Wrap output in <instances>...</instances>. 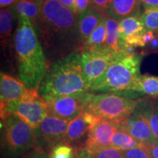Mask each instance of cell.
<instances>
[{"mask_svg": "<svg viewBox=\"0 0 158 158\" xmlns=\"http://www.w3.org/2000/svg\"><path fill=\"white\" fill-rule=\"evenodd\" d=\"M127 52H117L108 48L81 52L82 70L89 87L117 59Z\"/></svg>", "mask_w": 158, "mask_h": 158, "instance_id": "9", "label": "cell"}, {"mask_svg": "<svg viewBox=\"0 0 158 158\" xmlns=\"http://www.w3.org/2000/svg\"><path fill=\"white\" fill-rule=\"evenodd\" d=\"M93 158H124L122 150L107 147L92 154Z\"/></svg>", "mask_w": 158, "mask_h": 158, "instance_id": "27", "label": "cell"}, {"mask_svg": "<svg viewBox=\"0 0 158 158\" xmlns=\"http://www.w3.org/2000/svg\"><path fill=\"white\" fill-rule=\"evenodd\" d=\"M1 103L13 100H21L34 98L39 96L38 91L27 88L22 81L1 73L0 78Z\"/></svg>", "mask_w": 158, "mask_h": 158, "instance_id": "13", "label": "cell"}, {"mask_svg": "<svg viewBox=\"0 0 158 158\" xmlns=\"http://www.w3.org/2000/svg\"><path fill=\"white\" fill-rule=\"evenodd\" d=\"M74 158H93L92 154L85 149H77Z\"/></svg>", "mask_w": 158, "mask_h": 158, "instance_id": "31", "label": "cell"}, {"mask_svg": "<svg viewBox=\"0 0 158 158\" xmlns=\"http://www.w3.org/2000/svg\"><path fill=\"white\" fill-rule=\"evenodd\" d=\"M12 7L18 16L19 15H23L28 18L37 31L39 17V5L37 1L35 2H26L19 1Z\"/></svg>", "mask_w": 158, "mask_h": 158, "instance_id": "23", "label": "cell"}, {"mask_svg": "<svg viewBox=\"0 0 158 158\" xmlns=\"http://www.w3.org/2000/svg\"><path fill=\"white\" fill-rule=\"evenodd\" d=\"M147 147L134 148L122 151L124 158H152Z\"/></svg>", "mask_w": 158, "mask_h": 158, "instance_id": "28", "label": "cell"}, {"mask_svg": "<svg viewBox=\"0 0 158 158\" xmlns=\"http://www.w3.org/2000/svg\"><path fill=\"white\" fill-rule=\"evenodd\" d=\"M106 26V40L105 43V48L110 49L117 52H127V50L120 35L119 22L116 20L105 17Z\"/></svg>", "mask_w": 158, "mask_h": 158, "instance_id": "19", "label": "cell"}, {"mask_svg": "<svg viewBox=\"0 0 158 158\" xmlns=\"http://www.w3.org/2000/svg\"><path fill=\"white\" fill-rule=\"evenodd\" d=\"M120 35L127 50L133 53V48L139 47L140 39L147 31L141 16H130L119 21Z\"/></svg>", "mask_w": 158, "mask_h": 158, "instance_id": "15", "label": "cell"}, {"mask_svg": "<svg viewBox=\"0 0 158 158\" xmlns=\"http://www.w3.org/2000/svg\"><path fill=\"white\" fill-rule=\"evenodd\" d=\"M20 0H0V5H1L2 8L4 7H10V6H13L15 4L19 2Z\"/></svg>", "mask_w": 158, "mask_h": 158, "instance_id": "35", "label": "cell"}, {"mask_svg": "<svg viewBox=\"0 0 158 158\" xmlns=\"http://www.w3.org/2000/svg\"><path fill=\"white\" fill-rule=\"evenodd\" d=\"M141 19L147 31H158V7L144 10Z\"/></svg>", "mask_w": 158, "mask_h": 158, "instance_id": "25", "label": "cell"}, {"mask_svg": "<svg viewBox=\"0 0 158 158\" xmlns=\"http://www.w3.org/2000/svg\"><path fill=\"white\" fill-rule=\"evenodd\" d=\"M35 129L14 115L2 119L1 151L4 158H20L35 148Z\"/></svg>", "mask_w": 158, "mask_h": 158, "instance_id": "5", "label": "cell"}, {"mask_svg": "<svg viewBox=\"0 0 158 158\" xmlns=\"http://www.w3.org/2000/svg\"><path fill=\"white\" fill-rule=\"evenodd\" d=\"M117 130V122L98 118L91 127L84 149L94 154L105 148L110 147L112 136Z\"/></svg>", "mask_w": 158, "mask_h": 158, "instance_id": "11", "label": "cell"}, {"mask_svg": "<svg viewBox=\"0 0 158 158\" xmlns=\"http://www.w3.org/2000/svg\"><path fill=\"white\" fill-rule=\"evenodd\" d=\"M76 149L70 144L62 142L56 146L49 154L50 158H74Z\"/></svg>", "mask_w": 158, "mask_h": 158, "instance_id": "26", "label": "cell"}, {"mask_svg": "<svg viewBox=\"0 0 158 158\" xmlns=\"http://www.w3.org/2000/svg\"><path fill=\"white\" fill-rule=\"evenodd\" d=\"M103 18V15L89 7L87 10L78 15V30L81 50L85 43Z\"/></svg>", "mask_w": 158, "mask_h": 158, "instance_id": "18", "label": "cell"}, {"mask_svg": "<svg viewBox=\"0 0 158 158\" xmlns=\"http://www.w3.org/2000/svg\"><path fill=\"white\" fill-rule=\"evenodd\" d=\"M141 5L140 0H112L104 16L118 22L130 16H141Z\"/></svg>", "mask_w": 158, "mask_h": 158, "instance_id": "16", "label": "cell"}, {"mask_svg": "<svg viewBox=\"0 0 158 158\" xmlns=\"http://www.w3.org/2000/svg\"><path fill=\"white\" fill-rule=\"evenodd\" d=\"M106 33L107 31H106V21H105V16H103L97 28L88 38L81 52L84 51H94L104 48L106 40Z\"/></svg>", "mask_w": 158, "mask_h": 158, "instance_id": "22", "label": "cell"}, {"mask_svg": "<svg viewBox=\"0 0 158 158\" xmlns=\"http://www.w3.org/2000/svg\"><path fill=\"white\" fill-rule=\"evenodd\" d=\"M14 47L21 81L29 89L38 90L49 65L35 27L23 15L18 16Z\"/></svg>", "mask_w": 158, "mask_h": 158, "instance_id": "2", "label": "cell"}, {"mask_svg": "<svg viewBox=\"0 0 158 158\" xmlns=\"http://www.w3.org/2000/svg\"><path fill=\"white\" fill-rule=\"evenodd\" d=\"M92 94L89 92H82L51 100L46 102L48 115L72 121L86 111Z\"/></svg>", "mask_w": 158, "mask_h": 158, "instance_id": "10", "label": "cell"}, {"mask_svg": "<svg viewBox=\"0 0 158 158\" xmlns=\"http://www.w3.org/2000/svg\"><path fill=\"white\" fill-rule=\"evenodd\" d=\"M139 100L117 93H92L86 111L100 118L119 122L133 113Z\"/></svg>", "mask_w": 158, "mask_h": 158, "instance_id": "6", "label": "cell"}, {"mask_svg": "<svg viewBox=\"0 0 158 158\" xmlns=\"http://www.w3.org/2000/svg\"><path fill=\"white\" fill-rule=\"evenodd\" d=\"M142 56L127 53L114 62L89 88L91 93L130 92L141 75Z\"/></svg>", "mask_w": 158, "mask_h": 158, "instance_id": "4", "label": "cell"}, {"mask_svg": "<svg viewBox=\"0 0 158 158\" xmlns=\"http://www.w3.org/2000/svg\"><path fill=\"white\" fill-rule=\"evenodd\" d=\"M147 149L152 158H158V143L149 146Z\"/></svg>", "mask_w": 158, "mask_h": 158, "instance_id": "34", "label": "cell"}, {"mask_svg": "<svg viewBox=\"0 0 158 158\" xmlns=\"http://www.w3.org/2000/svg\"><path fill=\"white\" fill-rule=\"evenodd\" d=\"M28 158H50V157H49V155H48V154L39 152L36 151V152L31 155Z\"/></svg>", "mask_w": 158, "mask_h": 158, "instance_id": "36", "label": "cell"}, {"mask_svg": "<svg viewBox=\"0 0 158 158\" xmlns=\"http://www.w3.org/2000/svg\"><path fill=\"white\" fill-rule=\"evenodd\" d=\"M37 33L49 67L68 55L81 51L78 30V15L59 0H37Z\"/></svg>", "mask_w": 158, "mask_h": 158, "instance_id": "1", "label": "cell"}, {"mask_svg": "<svg viewBox=\"0 0 158 158\" xmlns=\"http://www.w3.org/2000/svg\"><path fill=\"white\" fill-rule=\"evenodd\" d=\"M63 5L70 9L71 11L77 14V8H76V0H59Z\"/></svg>", "mask_w": 158, "mask_h": 158, "instance_id": "32", "label": "cell"}, {"mask_svg": "<svg viewBox=\"0 0 158 158\" xmlns=\"http://www.w3.org/2000/svg\"><path fill=\"white\" fill-rule=\"evenodd\" d=\"M1 119L10 115L19 117L35 129L48 115L47 104L40 96L1 103Z\"/></svg>", "mask_w": 158, "mask_h": 158, "instance_id": "7", "label": "cell"}, {"mask_svg": "<svg viewBox=\"0 0 158 158\" xmlns=\"http://www.w3.org/2000/svg\"><path fill=\"white\" fill-rule=\"evenodd\" d=\"M133 114L148 122L158 143V100L148 98L140 99Z\"/></svg>", "mask_w": 158, "mask_h": 158, "instance_id": "17", "label": "cell"}, {"mask_svg": "<svg viewBox=\"0 0 158 158\" xmlns=\"http://www.w3.org/2000/svg\"><path fill=\"white\" fill-rule=\"evenodd\" d=\"M110 147L124 151L134 148H144L147 147L140 143L126 132L117 130L112 136Z\"/></svg>", "mask_w": 158, "mask_h": 158, "instance_id": "24", "label": "cell"}, {"mask_svg": "<svg viewBox=\"0 0 158 158\" xmlns=\"http://www.w3.org/2000/svg\"><path fill=\"white\" fill-rule=\"evenodd\" d=\"M37 91L45 102L59 97L89 92L82 70L81 53L71 54L51 64Z\"/></svg>", "mask_w": 158, "mask_h": 158, "instance_id": "3", "label": "cell"}, {"mask_svg": "<svg viewBox=\"0 0 158 158\" xmlns=\"http://www.w3.org/2000/svg\"><path fill=\"white\" fill-rule=\"evenodd\" d=\"M112 0H90V7L104 16Z\"/></svg>", "mask_w": 158, "mask_h": 158, "instance_id": "29", "label": "cell"}, {"mask_svg": "<svg viewBox=\"0 0 158 158\" xmlns=\"http://www.w3.org/2000/svg\"><path fill=\"white\" fill-rule=\"evenodd\" d=\"M20 1L26 2H35L37 0H20Z\"/></svg>", "mask_w": 158, "mask_h": 158, "instance_id": "37", "label": "cell"}, {"mask_svg": "<svg viewBox=\"0 0 158 158\" xmlns=\"http://www.w3.org/2000/svg\"><path fill=\"white\" fill-rule=\"evenodd\" d=\"M98 118L93 114L85 111L78 118L70 121L64 142L73 146L76 149H84L85 142L91 127Z\"/></svg>", "mask_w": 158, "mask_h": 158, "instance_id": "12", "label": "cell"}, {"mask_svg": "<svg viewBox=\"0 0 158 158\" xmlns=\"http://www.w3.org/2000/svg\"><path fill=\"white\" fill-rule=\"evenodd\" d=\"M117 124L118 130L126 132L146 147L157 143L148 122L140 116L133 113L129 117Z\"/></svg>", "mask_w": 158, "mask_h": 158, "instance_id": "14", "label": "cell"}, {"mask_svg": "<svg viewBox=\"0 0 158 158\" xmlns=\"http://www.w3.org/2000/svg\"><path fill=\"white\" fill-rule=\"evenodd\" d=\"M132 92H138L151 98H158V76L143 75L137 79L133 87Z\"/></svg>", "mask_w": 158, "mask_h": 158, "instance_id": "21", "label": "cell"}, {"mask_svg": "<svg viewBox=\"0 0 158 158\" xmlns=\"http://www.w3.org/2000/svg\"><path fill=\"white\" fill-rule=\"evenodd\" d=\"M144 9L158 7V0H140Z\"/></svg>", "mask_w": 158, "mask_h": 158, "instance_id": "33", "label": "cell"}, {"mask_svg": "<svg viewBox=\"0 0 158 158\" xmlns=\"http://www.w3.org/2000/svg\"><path fill=\"white\" fill-rule=\"evenodd\" d=\"M70 122L48 115L35 129V151L49 155L52 149L64 141Z\"/></svg>", "mask_w": 158, "mask_h": 158, "instance_id": "8", "label": "cell"}, {"mask_svg": "<svg viewBox=\"0 0 158 158\" xmlns=\"http://www.w3.org/2000/svg\"><path fill=\"white\" fill-rule=\"evenodd\" d=\"M77 15L84 13L90 7V0H76Z\"/></svg>", "mask_w": 158, "mask_h": 158, "instance_id": "30", "label": "cell"}, {"mask_svg": "<svg viewBox=\"0 0 158 158\" xmlns=\"http://www.w3.org/2000/svg\"><path fill=\"white\" fill-rule=\"evenodd\" d=\"M15 15H17L12 6L4 7L0 10V35L1 44L4 49L11 45V34Z\"/></svg>", "mask_w": 158, "mask_h": 158, "instance_id": "20", "label": "cell"}]
</instances>
